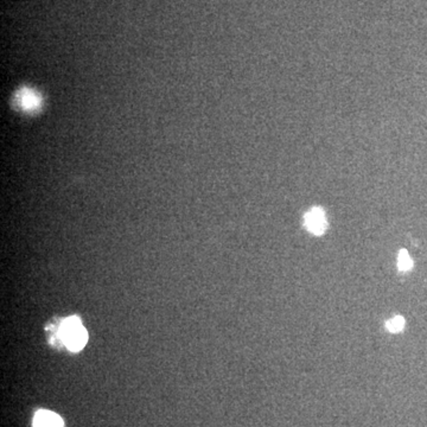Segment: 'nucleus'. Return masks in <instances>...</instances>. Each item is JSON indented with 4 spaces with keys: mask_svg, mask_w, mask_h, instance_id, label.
<instances>
[{
    "mask_svg": "<svg viewBox=\"0 0 427 427\" xmlns=\"http://www.w3.org/2000/svg\"><path fill=\"white\" fill-rule=\"evenodd\" d=\"M57 332H58L61 342H63V344L72 351H78L83 349L88 341L87 330L81 323V320L76 316L65 318L61 323Z\"/></svg>",
    "mask_w": 427,
    "mask_h": 427,
    "instance_id": "f257e3e1",
    "label": "nucleus"
},
{
    "mask_svg": "<svg viewBox=\"0 0 427 427\" xmlns=\"http://www.w3.org/2000/svg\"><path fill=\"white\" fill-rule=\"evenodd\" d=\"M304 225L314 235H322L328 227V221L323 209L314 208L310 212H307L304 217Z\"/></svg>",
    "mask_w": 427,
    "mask_h": 427,
    "instance_id": "f03ea898",
    "label": "nucleus"
},
{
    "mask_svg": "<svg viewBox=\"0 0 427 427\" xmlns=\"http://www.w3.org/2000/svg\"><path fill=\"white\" fill-rule=\"evenodd\" d=\"M41 102L42 101H41L39 95L28 88L21 89L14 98V104L17 105V107L21 108L24 112H36L41 107Z\"/></svg>",
    "mask_w": 427,
    "mask_h": 427,
    "instance_id": "7ed1b4c3",
    "label": "nucleus"
},
{
    "mask_svg": "<svg viewBox=\"0 0 427 427\" xmlns=\"http://www.w3.org/2000/svg\"><path fill=\"white\" fill-rule=\"evenodd\" d=\"M34 427H63V420L54 412L39 410L34 418Z\"/></svg>",
    "mask_w": 427,
    "mask_h": 427,
    "instance_id": "20e7f679",
    "label": "nucleus"
},
{
    "mask_svg": "<svg viewBox=\"0 0 427 427\" xmlns=\"http://www.w3.org/2000/svg\"><path fill=\"white\" fill-rule=\"evenodd\" d=\"M397 267L402 272H407V271H410V268L413 267V261L410 259V254H408L407 250H400L399 256H397Z\"/></svg>",
    "mask_w": 427,
    "mask_h": 427,
    "instance_id": "39448f33",
    "label": "nucleus"
},
{
    "mask_svg": "<svg viewBox=\"0 0 427 427\" xmlns=\"http://www.w3.org/2000/svg\"><path fill=\"white\" fill-rule=\"evenodd\" d=\"M405 318L402 316H395L386 322V328L391 332H400L405 328Z\"/></svg>",
    "mask_w": 427,
    "mask_h": 427,
    "instance_id": "423d86ee",
    "label": "nucleus"
}]
</instances>
